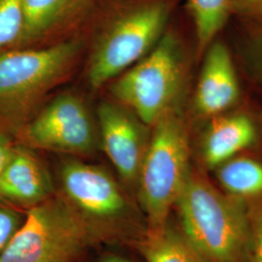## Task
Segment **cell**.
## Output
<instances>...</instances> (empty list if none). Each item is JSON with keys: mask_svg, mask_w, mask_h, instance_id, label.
Returning a JSON list of instances; mask_svg holds the SVG:
<instances>
[{"mask_svg": "<svg viewBox=\"0 0 262 262\" xmlns=\"http://www.w3.org/2000/svg\"><path fill=\"white\" fill-rule=\"evenodd\" d=\"M178 226L204 262H246V203L227 195L203 169H190L174 206Z\"/></svg>", "mask_w": 262, "mask_h": 262, "instance_id": "obj_1", "label": "cell"}, {"mask_svg": "<svg viewBox=\"0 0 262 262\" xmlns=\"http://www.w3.org/2000/svg\"><path fill=\"white\" fill-rule=\"evenodd\" d=\"M61 195L84 222L94 243L137 248L148 231L140 206L105 169L80 160L60 168Z\"/></svg>", "mask_w": 262, "mask_h": 262, "instance_id": "obj_2", "label": "cell"}, {"mask_svg": "<svg viewBox=\"0 0 262 262\" xmlns=\"http://www.w3.org/2000/svg\"><path fill=\"white\" fill-rule=\"evenodd\" d=\"M190 155L188 124L177 105L151 126L137 180V201L148 231L161 228L170 219L191 169Z\"/></svg>", "mask_w": 262, "mask_h": 262, "instance_id": "obj_3", "label": "cell"}, {"mask_svg": "<svg viewBox=\"0 0 262 262\" xmlns=\"http://www.w3.org/2000/svg\"><path fill=\"white\" fill-rule=\"evenodd\" d=\"M187 66L180 38L172 32H164L149 54L115 79L113 95L145 125L151 127L179 105Z\"/></svg>", "mask_w": 262, "mask_h": 262, "instance_id": "obj_4", "label": "cell"}, {"mask_svg": "<svg viewBox=\"0 0 262 262\" xmlns=\"http://www.w3.org/2000/svg\"><path fill=\"white\" fill-rule=\"evenodd\" d=\"M94 241L75 210L59 193L28 209L0 262H74Z\"/></svg>", "mask_w": 262, "mask_h": 262, "instance_id": "obj_5", "label": "cell"}, {"mask_svg": "<svg viewBox=\"0 0 262 262\" xmlns=\"http://www.w3.org/2000/svg\"><path fill=\"white\" fill-rule=\"evenodd\" d=\"M168 2L146 0L119 13L104 29L88 66V79L102 86L137 63L164 34Z\"/></svg>", "mask_w": 262, "mask_h": 262, "instance_id": "obj_6", "label": "cell"}, {"mask_svg": "<svg viewBox=\"0 0 262 262\" xmlns=\"http://www.w3.org/2000/svg\"><path fill=\"white\" fill-rule=\"evenodd\" d=\"M79 43L0 52V113L21 114L58 84L74 64Z\"/></svg>", "mask_w": 262, "mask_h": 262, "instance_id": "obj_7", "label": "cell"}, {"mask_svg": "<svg viewBox=\"0 0 262 262\" xmlns=\"http://www.w3.org/2000/svg\"><path fill=\"white\" fill-rule=\"evenodd\" d=\"M24 140L40 150L85 156L94 151L96 131L82 99L74 94H64L28 123Z\"/></svg>", "mask_w": 262, "mask_h": 262, "instance_id": "obj_8", "label": "cell"}, {"mask_svg": "<svg viewBox=\"0 0 262 262\" xmlns=\"http://www.w3.org/2000/svg\"><path fill=\"white\" fill-rule=\"evenodd\" d=\"M100 141L104 151L122 181L135 187L149 144L146 126L121 105L103 102L97 111Z\"/></svg>", "mask_w": 262, "mask_h": 262, "instance_id": "obj_9", "label": "cell"}, {"mask_svg": "<svg viewBox=\"0 0 262 262\" xmlns=\"http://www.w3.org/2000/svg\"><path fill=\"white\" fill-rule=\"evenodd\" d=\"M193 106L197 115L212 119L229 111L240 98V84L231 54L226 45L215 41L204 52Z\"/></svg>", "mask_w": 262, "mask_h": 262, "instance_id": "obj_10", "label": "cell"}, {"mask_svg": "<svg viewBox=\"0 0 262 262\" xmlns=\"http://www.w3.org/2000/svg\"><path fill=\"white\" fill-rule=\"evenodd\" d=\"M209 121L199 143V158L204 171H214L258 141L257 125L249 115L225 113Z\"/></svg>", "mask_w": 262, "mask_h": 262, "instance_id": "obj_11", "label": "cell"}, {"mask_svg": "<svg viewBox=\"0 0 262 262\" xmlns=\"http://www.w3.org/2000/svg\"><path fill=\"white\" fill-rule=\"evenodd\" d=\"M50 175L41 161L26 149L14 148L0 176V200L30 209L54 194Z\"/></svg>", "mask_w": 262, "mask_h": 262, "instance_id": "obj_12", "label": "cell"}, {"mask_svg": "<svg viewBox=\"0 0 262 262\" xmlns=\"http://www.w3.org/2000/svg\"><path fill=\"white\" fill-rule=\"evenodd\" d=\"M90 0H23L24 32L19 46L41 40L84 9Z\"/></svg>", "mask_w": 262, "mask_h": 262, "instance_id": "obj_13", "label": "cell"}, {"mask_svg": "<svg viewBox=\"0 0 262 262\" xmlns=\"http://www.w3.org/2000/svg\"><path fill=\"white\" fill-rule=\"evenodd\" d=\"M219 187L245 203L262 197V161L246 155L227 160L214 170Z\"/></svg>", "mask_w": 262, "mask_h": 262, "instance_id": "obj_14", "label": "cell"}, {"mask_svg": "<svg viewBox=\"0 0 262 262\" xmlns=\"http://www.w3.org/2000/svg\"><path fill=\"white\" fill-rule=\"evenodd\" d=\"M136 249L145 262H204L171 219L161 228L147 231Z\"/></svg>", "mask_w": 262, "mask_h": 262, "instance_id": "obj_15", "label": "cell"}, {"mask_svg": "<svg viewBox=\"0 0 262 262\" xmlns=\"http://www.w3.org/2000/svg\"><path fill=\"white\" fill-rule=\"evenodd\" d=\"M187 8L194 24L198 52L204 54L233 11V0H187Z\"/></svg>", "mask_w": 262, "mask_h": 262, "instance_id": "obj_16", "label": "cell"}, {"mask_svg": "<svg viewBox=\"0 0 262 262\" xmlns=\"http://www.w3.org/2000/svg\"><path fill=\"white\" fill-rule=\"evenodd\" d=\"M23 32V0H0V52L19 47Z\"/></svg>", "mask_w": 262, "mask_h": 262, "instance_id": "obj_17", "label": "cell"}, {"mask_svg": "<svg viewBox=\"0 0 262 262\" xmlns=\"http://www.w3.org/2000/svg\"><path fill=\"white\" fill-rule=\"evenodd\" d=\"M249 242L246 262H262V197L246 203Z\"/></svg>", "mask_w": 262, "mask_h": 262, "instance_id": "obj_18", "label": "cell"}, {"mask_svg": "<svg viewBox=\"0 0 262 262\" xmlns=\"http://www.w3.org/2000/svg\"><path fill=\"white\" fill-rule=\"evenodd\" d=\"M26 215L8 204L0 202V255L24 223Z\"/></svg>", "mask_w": 262, "mask_h": 262, "instance_id": "obj_19", "label": "cell"}, {"mask_svg": "<svg viewBox=\"0 0 262 262\" xmlns=\"http://www.w3.org/2000/svg\"><path fill=\"white\" fill-rule=\"evenodd\" d=\"M248 60L256 75L262 79V31L256 33L249 44Z\"/></svg>", "mask_w": 262, "mask_h": 262, "instance_id": "obj_20", "label": "cell"}, {"mask_svg": "<svg viewBox=\"0 0 262 262\" xmlns=\"http://www.w3.org/2000/svg\"><path fill=\"white\" fill-rule=\"evenodd\" d=\"M262 8V0H233V11L254 15Z\"/></svg>", "mask_w": 262, "mask_h": 262, "instance_id": "obj_21", "label": "cell"}, {"mask_svg": "<svg viewBox=\"0 0 262 262\" xmlns=\"http://www.w3.org/2000/svg\"><path fill=\"white\" fill-rule=\"evenodd\" d=\"M13 151L14 148L12 147L9 139L4 134L0 133V176L8 164Z\"/></svg>", "mask_w": 262, "mask_h": 262, "instance_id": "obj_22", "label": "cell"}, {"mask_svg": "<svg viewBox=\"0 0 262 262\" xmlns=\"http://www.w3.org/2000/svg\"><path fill=\"white\" fill-rule=\"evenodd\" d=\"M100 262H133L130 259L116 253H108L104 255Z\"/></svg>", "mask_w": 262, "mask_h": 262, "instance_id": "obj_23", "label": "cell"}, {"mask_svg": "<svg viewBox=\"0 0 262 262\" xmlns=\"http://www.w3.org/2000/svg\"><path fill=\"white\" fill-rule=\"evenodd\" d=\"M254 15H256V16H258V17H260V18H262V8L261 9L259 10L256 14H254Z\"/></svg>", "mask_w": 262, "mask_h": 262, "instance_id": "obj_24", "label": "cell"}]
</instances>
